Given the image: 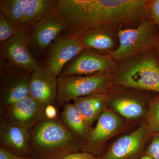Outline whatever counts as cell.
Wrapping results in <instances>:
<instances>
[{"label": "cell", "mask_w": 159, "mask_h": 159, "mask_svg": "<svg viewBox=\"0 0 159 159\" xmlns=\"http://www.w3.org/2000/svg\"><path fill=\"white\" fill-rule=\"evenodd\" d=\"M149 0H55L67 23L66 36L76 37L92 29L117 31L148 18Z\"/></svg>", "instance_id": "1"}, {"label": "cell", "mask_w": 159, "mask_h": 159, "mask_svg": "<svg viewBox=\"0 0 159 159\" xmlns=\"http://www.w3.org/2000/svg\"><path fill=\"white\" fill-rule=\"evenodd\" d=\"M144 91L114 88L108 108L129 122L145 121L151 97Z\"/></svg>", "instance_id": "7"}, {"label": "cell", "mask_w": 159, "mask_h": 159, "mask_svg": "<svg viewBox=\"0 0 159 159\" xmlns=\"http://www.w3.org/2000/svg\"><path fill=\"white\" fill-rule=\"evenodd\" d=\"M144 153L153 159H159V133H153Z\"/></svg>", "instance_id": "22"}, {"label": "cell", "mask_w": 159, "mask_h": 159, "mask_svg": "<svg viewBox=\"0 0 159 159\" xmlns=\"http://www.w3.org/2000/svg\"><path fill=\"white\" fill-rule=\"evenodd\" d=\"M156 49L157 53L158 55V57H159V38L158 40L157 43Z\"/></svg>", "instance_id": "28"}, {"label": "cell", "mask_w": 159, "mask_h": 159, "mask_svg": "<svg viewBox=\"0 0 159 159\" xmlns=\"http://www.w3.org/2000/svg\"><path fill=\"white\" fill-rule=\"evenodd\" d=\"M12 68L1 74L0 114L29 95V82L31 73Z\"/></svg>", "instance_id": "13"}, {"label": "cell", "mask_w": 159, "mask_h": 159, "mask_svg": "<svg viewBox=\"0 0 159 159\" xmlns=\"http://www.w3.org/2000/svg\"><path fill=\"white\" fill-rule=\"evenodd\" d=\"M148 12V18L156 25L159 31V0H149Z\"/></svg>", "instance_id": "23"}, {"label": "cell", "mask_w": 159, "mask_h": 159, "mask_svg": "<svg viewBox=\"0 0 159 159\" xmlns=\"http://www.w3.org/2000/svg\"><path fill=\"white\" fill-rule=\"evenodd\" d=\"M84 49L76 37L66 36L57 39L50 47L45 67L59 77L66 65Z\"/></svg>", "instance_id": "14"}, {"label": "cell", "mask_w": 159, "mask_h": 159, "mask_svg": "<svg viewBox=\"0 0 159 159\" xmlns=\"http://www.w3.org/2000/svg\"><path fill=\"white\" fill-rule=\"evenodd\" d=\"M45 107L29 95L0 114V123L31 130L45 117Z\"/></svg>", "instance_id": "12"}, {"label": "cell", "mask_w": 159, "mask_h": 159, "mask_svg": "<svg viewBox=\"0 0 159 159\" xmlns=\"http://www.w3.org/2000/svg\"><path fill=\"white\" fill-rule=\"evenodd\" d=\"M67 28L66 20L56 7L25 30L29 47L39 51L51 47L58 35Z\"/></svg>", "instance_id": "9"}, {"label": "cell", "mask_w": 159, "mask_h": 159, "mask_svg": "<svg viewBox=\"0 0 159 159\" xmlns=\"http://www.w3.org/2000/svg\"><path fill=\"white\" fill-rule=\"evenodd\" d=\"M139 159H153L148 155L144 153Z\"/></svg>", "instance_id": "27"}, {"label": "cell", "mask_w": 159, "mask_h": 159, "mask_svg": "<svg viewBox=\"0 0 159 159\" xmlns=\"http://www.w3.org/2000/svg\"><path fill=\"white\" fill-rule=\"evenodd\" d=\"M156 49L118 63L113 74L114 88L159 94V59Z\"/></svg>", "instance_id": "3"}, {"label": "cell", "mask_w": 159, "mask_h": 159, "mask_svg": "<svg viewBox=\"0 0 159 159\" xmlns=\"http://www.w3.org/2000/svg\"><path fill=\"white\" fill-rule=\"evenodd\" d=\"M127 122L129 121L111 109H106L84 140V151L96 157L100 156L106 148V143L125 129Z\"/></svg>", "instance_id": "8"}, {"label": "cell", "mask_w": 159, "mask_h": 159, "mask_svg": "<svg viewBox=\"0 0 159 159\" xmlns=\"http://www.w3.org/2000/svg\"><path fill=\"white\" fill-rule=\"evenodd\" d=\"M0 159H36L31 157H25L12 153L7 149L0 147Z\"/></svg>", "instance_id": "25"}, {"label": "cell", "mask_w": 159, "mask_h": 159, "mask_svg": "<svg viewBox=\"0 0 159 159\" xmlns=\"http://www.w3.org/2000/svg\"><path fill=\"white\" fill-rule=\"evenodd\" d=\"M118 65V63L109 54H102L85 49L66 65L60 75L81 76L97 73L113 74Z\"/></svg>", "instance_id": "10"}, {"label": "cell", "mask_w": 159, "mask_h": 159, "mask_svg": "<svg viewBox=\"0 0 159 159\" xmlns=\"http://www.w3.org/2000/svg\"><path fill=\"white\" fill-rule=\"evenodd\" d=\"M57 79L46 68L40 67L31 73L29 95L46 108L55 105L58 88Z\"/></svg>", "instance_id": "15"}, {"label": "cell", "mask_w": 159, "mask_h": 159, "mask_svg": "<svg viewBox=\"0 0 159 159\" xmlns=\"http://www.w3.org/2000/svg\"><path fill=\"white\" fill-rule=\"evenodd\" d=\"M115 31H116L99 28L85 31L75 37L84 49L109 53L116 49Z\"/></svg>", "instance_id": "18"}, {"label": "cell", "mask_w": 159, "mask_h": 159, "mask_svg": "<svg viewBox=\"0 0 159 159\" xmlns=\"http://www.w3.org/2000/svg\"><path fill=\"white\" fill-rule=\"evenodd\" d=\"M58 116L57 109L55 105H51L46 107L45 117L49 119H53Z\"/></svg>", "instance_id": "26"}, {"label": "cell", "mask_w": 159, "mask_h": 159, "mask_svg": "<svg viewBox=\"0 0 159 159\" xmlns=\"http://www.w3.org/2000/svg\"><path fill=\"white\" fill-rule=\"evenodd\" d=\"M62 159H98V157L87 152L81 151L71 154Z\"/></svg>", "instance_id": "24"}, {"label": "cell", "mask_w": 159, "mask_h": 159, "mask_svg": "<svg viewBox=\"0 0 159 159\" xmlns=\"http://www.w3.org/2000/svg\"><path fill=\"white\" fill-rule=\"evenodd\" d=\"M62 107L60 117L64 124L75 135L85 140L92 127L87 124L74 103L67 102Z\"/></svg>", "instance_id": "19"}, {"label": "cell", "mask_w": 159, "mask_h": 159, "mask_svg": "<svg viewBox=\"0 0 159 159\" xmlns=\"http://www.w3.org/2000/svg\"><path fill=\"white\" fill-rule=\"evenodd\" d=\"M29 157L62 159L75 152L84 151V140L72 133L57 116L45 117L30 130Z\"/></svg>", "instance_id": "2"}, {"label": "cell", "mask_w": 159, "mask_h": 159, "mask_svg": "<svg viewBox=\"0 0 159 159\" xmlns=\"http://www.w3.org/2000/svg\"><path fill=\"white\" fill-rule=\"evenodd\" d=\"M116 33L119 46L108 54L118 63L155 48L159 38L157 27L148 18L139 22L136 28H120Z\"/></svg>", "instance_id": "4"}, {"label": "cell", "mask_w": 159, "mask_h": 159, "mask_svg": "<svg viewBox=\"0 0 159 159\" xmlns=\"http://www.w3.org/2000/svg\"><path fill=\"white\" fill-rule=\"evenodd\" d=\"M30 130L0 123V147L20 156L29 157Z\"/></svg>", "instance_id": "16"}, {"label": "cell", "mask_w": 159, "mask_h": 159, "mask_svg": "<svg viewBox=\"0 0 159 159\" xmlns=\"http://www.w3.org/2000/svg\"><path fill=\"white\" fill-rule=\"evenodd\" d=\"M111 93L93 94L73 99V103L90 127L108 107Z\"/></svg>", "instance_id": "17"}, {"label": "cell", "mask_w": 159, "mask_h": 159, "mask_svg": "<svg viewBox=\"0 0 159 159\" xmlns=\"http://www.w3.org/2000/svg\"><path fill=\"white\" fill-rule=\"evenodd\" d=\"M25 29H17L14 35L1 44V56L12 67L32 73L40 67L29 49Z\"/></svg>", "instance_id": "11"}, {"label": "cell", "mask_w": 159, "mask_h": 159, "mask_svg": "<svg viewBox=\"0 0 159 159\" xmlns=\"http://www.w3.org/2000/svg\"><path fill=\"white\" fill-rule=\"evenodd\" d=\"M145 121L153 133H159V96L150 98Z\"/></svg>", "instance_id": "20"}, {"label": "cell", "mask_w": 159, "mask_h": 159, "mask_svg": "<svg viewBox=\"0 0 159 159\" xmlns=\"http://www.w3.org/2000/svg\"><path fill=\"white\" fill-rule=\"evenodd\" d=\"M55 105L63 106L78 97L95 93H108L113 89V74L97 73L90 75H60L57 77Z\"/></svg>", "instance_id": "5"}, {"label": "cell", "mask_w": 159, "mask_h": 159, "mask_svg": "<svg viewBox=\"0 0 159 159\" xmlns=\"http://www.w3.org/2000/svg\"><path fill=\"white\" fill-rule=\"evenodd\" d=\"M153 134L143 121L135 130L119 137L107 147L98 159H139Z\"/></svg>", "instance_id": "6"}, {"label": "cell", "mask_w": 159, "mask_h": 159, "mask_svg": "<svg viewBox=\"0 0 159 159\" xmlns=\"http://www.w3.org/2000/svg\"><path fill=\"white\" fill-rule=\"evenodd\" d=\"M17 31L16 29L9 22L6 15L0 12V43L1 44L7 41Z\"/></svg>", "instance_id": "21"}]
</instances>
